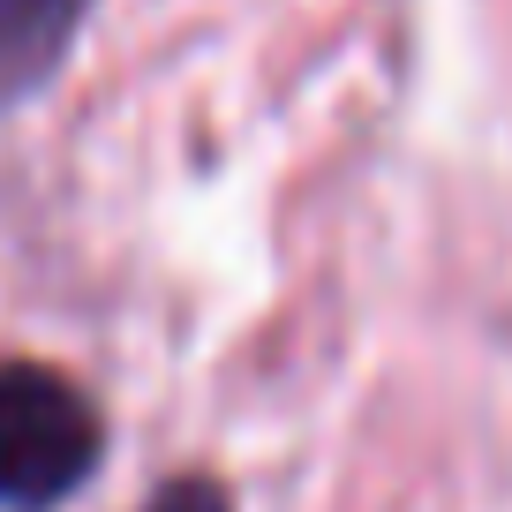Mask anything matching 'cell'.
<instances>
[{"instance_id":"6da1fadb","label":"cell","mask_w":512,"mask_h":512,"mask_svg":"<svg viewBox=\"0 0 512 512\" xmlns=\"http://www.w3.org/2000/svg\"><path fill=\"white\" fill-rule=\"evenodd\" d=\"M98 407L46 362H0V505L46 512L98 467Z\"/></svg>"},{"instance_id":"7a4b0ae2","label":"cell","mask_w":512,"mask_h":512,"mask_svg":"<svg viewBox=\"0 0 512 512\" xmlns=\"http://www.w3.org/2000/svg\"><path fill=\"white\" fill-rule=\"evenodd\" d=\"M91 0H0V98H23L68 61Z\"/></svg>"},{"instance_id":"3957f363","label":"cell","mask_w":512,"mask_h":512,"mask_svg":"<svg viewBox=\"0 0 512 512\" xmlns=\"http://www.w3.org/2000/svg\"><path fill=\"white\" fill-rule=\"evenodd\" d=\"M144 512H226V490H219V482H204V475H189V482H166Z\"/></svg>"}]
</instances>
